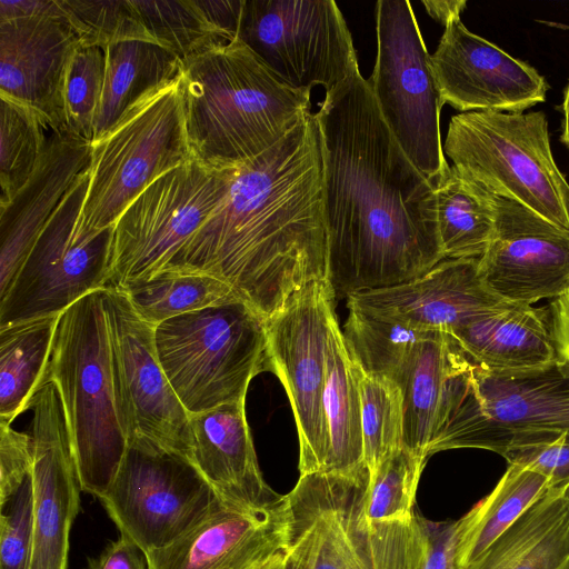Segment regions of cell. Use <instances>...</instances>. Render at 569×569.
I'll return each instance as SVG.
<instances>
[{
	"instance_id": "obj_1",
	"label": "cell",
	"mask_w": 569,
	"mask_h": 569,
	"mask_svg": "<svg viewBox=\"0 0 569 569\" xmlns=\"http://www.w3.org/2000/svg\"><path fill=\"white\" fill-rule=\"evenodd\" d=\"M316 117L336 296L399 284L442 261L435 189L392 136L360 70L326 93Z\"/></svg>"
},
{
	"instance_id": "obj_2",
	"label": "cell",
	"mask_w": 569,
	"mask_h": 569,
	"mask_svg": "<svg viewBox=\"0 0 569 569\" xmlns=\"http://www.w3.org/2000/svg\"><path fill=\"white\" fill-rule=\"evenodd\" d=\"M164 269L220 280L264 320L308 283L328 278L316 113H305L274 146L232 168L220 203Z\"/></svg>"
},
{
	"instance_id": "obj_3",
	"label": "cell",
	"mask_w": 569,
	"mask_h": 569,
	"mask_svg": "<svg viewBox=\"0 0 569 569\" xmlns=\"http://www.w3.org/2000/svg\"><path fill=\"white\" fill-rule=\"evenodd\" d=\"M180 63L190 151L210 169L261 154L310 111V91L282 82L238 37Z\"/></svg>"
},
{
	"instance_id": "obj_4",
	"label": "cell",
	"mask_w": 569,
	"mask_h": 569,
	"mask_svg": "<svg viewBox=\"0 0 569 569\" xmlns=\"http://www.w3.org/2000/svg\"><path fill=\"white\" fill-rule=\"evenodd\" d=\"M104 289L60 313L43 380L59 389L81 490L100 499L112 483L129 435L113 372Z\"/></svg>"
},
{
	"instance_id": "obj_5",
	"label": "cell",
	"mask_w": 569,
	"mask_h": 569,
	"mask_svg": "<svg viewBox=\"0 0 569 569\" xmlns=\"http://www.w3.org/2000/svg\"><path fill=\"white\" fill-rule=\"evenodd\" d=\"M569 437V362L496 372L472 362L457 378L428 457L475 448L507 450Z\"/></svg>"
},
{
	"instance_id": "obj_6",
	"label": "cell",
	"mask_w": 569,
	"mask_h": 569,
	"mask_svg": "<svg viewBox=\"0 0 569 569\" xmlns=\"http://www.w3.org/2000/svg\"><path fill=\"white\" fill-rule=\"evenodd\" d=\"M443 152L488 193L569 230V183L556 164L542 111L458 113L449 122Z\"/></svg>"
},
{
	"instance_id": "obj_7",
	"label": "cell",
	"mask_w": 569,
	"mask_h": 569,
	"mask_svg": "<svg viewBox=\"0 0 569 569\" xmlns=\"http://www.w3.org/2000/svg\"><path fill=\"white\" fill-rule=\"evenodd\" d=\"M191 159L179 72L140 97L91 143L89 186L74 237L113 227L151 182Z\"/></svg>"
},
{
	"instance_id": "obj_8",
	"label": "cell",
	"mask_w": 569,
	"mask_h": 569,
	"mask_svg": "<svg viewBox=\"0 0 569 569\" xmlns=\"http://www.w3.org/2000/svg\"><path fill=\"white\" fill-rule=\"evenodd\" d=\"M159 362L189 415L246 399L269 370L266 320L242 301L212 306L154 327Z\"/></svg>"
},
{
	"instance_id": "obj_9",
	"label": "cell",
	"mask_w": 569,
	"mask_h": 569,
	"mask_svg": "<svg viewBox=\"0 0 569 569\" xmlns=\"http://www.w3.org/2000/svg\"><path fill=\"white\" fill-rule=\"evenodd\" d=\"M376 31L368 82L392 136L435 189L450 170L440 132L443 102L411 3L378 1Z\"/></svg>"
},
{
	"instance_id": "obj_10",
	"label": "cell",
	"mask_w": 569,
	"mask_h": 569,
	"mask_svg": "<svg viewBox=\"0 0 569 569\" xmlns=\"http://www.w3.org/2000/svg\"><path fill=\"white\" fill-rule=\"evenodd\" d=\"M121 535L143 552L162 549L227 505L196 465L134 435L117 475L99 499Z\"/></svg>"
},
{
	"instance_id": "obj_11",
	"label": "cell",
	"mask_w": 569,
	"mask_h": 569,
	"mask_svg": "<svg viewBox=\"0 0 569 569\" xmlns=\"http://www.w3.org/2000/svg\"><path fill=\"white\" fill-rule=\"evenodd\" d=\"M231 172L191 159L141 191L113 224L108 288L163 270L220 203Z\"/></svg>"
},
{
	"instance_id": "obj_12",
	"label": "cell",
	"mask_w": 569,
	"mask_h": 569,
	"mask_svg": "<svg viewBox=\"0 0 569 569\" xmlns=\"http://www.w3.org/2000/svg\"><path fill=\"white\" fill-rule=\"evenodd\" d=\"M89 168L64 196L0 297V328L60 315L90 292L108 288L113 227L74 238Z\"/></svg>"
},
{
	"instance_id": "obj_13",
	"label": "cell",
	"mask_w": 569,
	"mask_h": 569,
	"mask_svg": "<svg viewBox=\"0 0 569 569\" xmlns=\"http://www.w3.org/2000/svg\"><path fill=\"white\" fill-rule=\"evenodd\" d=\"M238 38L286 84L326 93L359 70L345 18L332 0H244Z\"/></svg>"
},
{
	"instance_id": "obj_14",
	"label": "cell",
	"mask_w": 569,
	"mask_h": 569,
	"mask_svg": "<svg viewBox=\"0 0 569 569\" xmlns=\"http://www.w3.org/2000/svg\"><path fill=\"white\" fill-rule=\"evenodd\" d=\"M335 289L316 280L266 320L269 371L283 385L299 439L300 476L325 472L329 438L322 396L333 323Z\"/></svg>"
},
{
	"instance_id": "obj_15",
	"label": "cell",
	"mask_w": 569,
	"mask_h": 569,
	"mask_svg": "<svg viewBox=\"0 0 569 569\" xmlns=\"http://www.w3.org/2000/svg\"><path fill=\"white\" fill-rule=\"evenodd\" d=\"M103 300L113 372L129 438L147 437L191 460L189 413L159 362L154 327L134 312L120 291L104 289Z\"/></svg>"
},
{
	"instance_id": "obj_16",
	"label": "cell",
	"mask_w": 569,
	"mask_h": 569,
	"mask_svg": "<svg viewBox=\"0 0 569 569\" xmlns=\"http://www.w3.org/2000/svg\"><path fill=\"white\" fill-rule=\"evenodd\" d=\"M495 227L479 257V276L500 299L530 305L569 290V230L492 196Z\"/></svg>"
},
{
	"instance_id": "obj_17",
	"label": "cell",
	"mask_w": 569,
	"mask_h": 569,
	"mask_svg": "<svg viewBox=\"0 0 569 569\" xmlns=\"http://www.w3.org/2000/svg\"><path fill=\"white\" fill-rule=\"evenodd\" d=\"M34 519L30 569H67L69 535L80 510V482L64 406L46 379L33 393Z\"/></svg>"
},
{
	"instance_id": "obj_18",
	"label": "cell",
	"mask_w": 569,
	"mask_h": 569,
	"mask_svg": "<svg viewBox=\"0 0 569 569\" xmlns=\"http://www.w3.org/2000/svg\"><path fill=\"white\" fill-rule=\"evenodd\" d=\"M431 66L443 104L461 112H525L546 100L547 82L535 68L469 31L460 18L445 26Z\"/></svg>"
},
{
	"instance_id": "obj_19",
	"label": "cell",
	"mask_w": 569,
	"mask_h": 569,
	"mask_svg": "<svg viewBox=\"0 0 569 569\" xmlns=\"http://www.w3.org/2000/svg\"><path fill=\"white\" fill-rule=\"evenodd\" d=\"M478 262L479 258L443 259L409 281L350 295L348 308L415 329L449 333L511 303L486 288Z\"/></svg>"
},
{
	"instance_id": "obj_20",
	"label": "cell",
	"mask_w": 569,
	"mask_h": 569,
	"mask_svg": "<svg viewBox=\"0 0 569 569\" xmlns=\"http://www.w3.org/2000/svg\"><path fill=\"white\" fill-rule=\"evenodd\" d=\"M369 471L300 476L286 495L289 533L307 546L310 569H371L360 520Z\"/></svg>"
},
{
	"instance_id": "obj_21",
	"label": "cell",
	"mask_w": 569,
	"mask_h": 569,
	"mask_svg": "<svg viewBox=\"0 0 569 569\" xmlns=\"http://www.w3.org/2000/svg\"><path fill=\"white\" fill-rule=\"evenodd\" d=\"M79 46L66 16L0 21V94L38 111L50 130L68 128L66 78Z\"/></svg>"
},
{
	"instance_id": "obj_22",
	"label": "cell",
	"mask_w": 569,
	"mask_h": 569,
	"mask_svg": "<svg viewBox=\"0 0 569 569\" xmlns=\"http://www.w3.org/2000/svg\"><path fill=\"white\" fill-rule=\"evenodd\" d=\"M287 499L268 509L223 505L171 545L147 553L149 569H257L288 545Z\"/></svg>"
},
{
	"instance_id": "obj_23",
	"label": "cell",
	"mask_w": 569,
	"mask_h": 569,
	"mask_svg": "<svg viewBox=\"0 0 569 569\" xmlns=\"http://www.w3.org/2000/svg\"><path fill=\"white\" fill-rule=\"evenodd\" d=\"M90 162L91 141L69 128L50 130L33 174L8 204L0 207V297L7 292L47 222Z\"/></svg>"
},
{
	"instance_id": "obj_24",
	"label": "cell",
	"mask_w": 569,
	"mask_h": 569,
	"mask_svg": "<svg viewBox=\"0 0 569 569\" xmlns=\"http://www.w3.org/2000/svg\"><path fill=\"white\" fill-rule=\"evenodd\" d=\"M191 460L229 506L246 510L281 505L286 496L264 481L246 417V399L189 415Z\"/></svg>"
},
{
	"instance_id": "obj_25",
	"label": "cell",
	"mask_w": 569,
	"mask_h": 569,
	"mask_svg": "<svg viewBox=\"0 0 569 569\" xmlns=\"http://www.w3.org/2000/svg\"><path fill=\"white\" fill-rule=\"evenodd\" d=\"M549 316L543 308L510 303L467 321L449 335L482 369L527 371L557 360Z\"/></svg>"
},
{
	"instance_id": "obj_26",
	"label": "cell",
	"mask_w": 569,
	"mask_h": 569,
	"mask_svg": "<svg viewBox=\"0 0 569 569\" xmlns=\"http://www.w3.org/2000/svg\"><path fill=\"white\" fill-rule=\"evenodd\" d=\"M469 362L448 332L429 331L415 345L395 380L402 397L405 448L428 459L446 396Z\"/></svg>"
},
{
	"instance_id": "obj_27",
	"label": "cell",
	"mask_w": 569,
	"mask_h": 569,
	"mask_svg": "<svg viewBox=\"0 0 569 569\" xmlns=\"http://www.w3.org/2000/svg\"><path fill=\"white\" fill-rule=\"evenodd\" d=\"M468 569H569V485L549 489Z\"/></svg>"
},
{
	"instance_id": "obj_28",
	"label": "cell",
	"mask_w": 569,
	"mask_h": 569,
	"mask_svg": "<svg viewBox=\"0 0 569 569\" xmlns=\"http://www.w3.org/2000/svg\"><path fill=\"white\" fill-rule=\"evenodd\" d=\"M548 477L509 463L495 488L457 520L456 569H468L549 489Z\"/></svg>"
},
{
	"instance_id": "obj_29",
	"label": "cell",
	"mask_w": 569,
	"mask_h": 569,
	"mask_svg": "<svg viewBox=\"0 0 569 569\" xmlns=\"http://www.w3.org/2000/svg\"><path fill=\"white\" fill-rule=\"evenodd\" d=\"M322 403L329 438L325 472L351 475L366 469L357 367L338 320L331 330Z\"/></svg>"
},
{
	"instance_id": "obj_30",
	"label": "cell",
	"mask_w": 569,
	"mask_h": 569,
	"mask_svg": "<svg viewBox=\"0 0 569 569\" xmlns=\"http://www.w3.org/2000/svg\"><path fill=\"white\" fill-rule=\"evenodd\" d=\"M106 51L103 91L92 142L99 140L140 97L180 72V60L154 42L121 41L107 47Z\"/></svg>"
},
{
	"instance_id": "obj_31",
	"label": "cell",
	"mask_w": 569,
	"mask_h": 569,
	"mask_svg": "<svg viewBox=\"0 0 569 569\" xmlns=\"http://www.w3.org/2000/svg\"><path fill=\"white\" fill-rule=\"evenodd\" d=\"M60 315L0 328V423L28 410L42 383Z\"/></svg>"
},
{
	"instance_id": "obj_32",
	"label": "cell",
	"mask_w": 569,
	"mask_h": 569,
	"mask_svg": "<svg viewBox=\"0 0 569 569\" xmlns=\"http://www.w3.org/2000/svg\"><path fill=\"white\" fill-rule=\"evenodd\" d=\"M435 194L443 258L481 257L495 227L491 194L462 177L452 166L435 188Z\"/></svg>"
},
{
	"instance_id": "obj_33",
	"label": "cell",
	"mask_w": 569,
	"mask_h": 569,
	"mask_svg": "<svg viewBox=\"0 0 569 569\" xmlns=\"http://www.w3.org/2000/svg\"><path fill=\"white\" fill-rule=\"evenodd\" d=\"M117 290V289H116ZM134 312L152 327L212 306L241 301L220 280L204 273L164 269L118 289Z\"/></svg>"
},
{
	"instance_id": "obj_34",
	"label": "cell",
	"mask_w": 569,
	"mask_h": 569,
	"mask_svg": "<svg viewBox=\"0 0 569 569\" xmlns=\"http://www.w3.org/2000/svg\"><path fill=\"white\" fill-rule=\"evenodd\" d=\"M50 129L31 107L0 94V207L27 184L46 149Z\"/></svg>"
},
{
	"instance_id": "obj_35",
	"label": "cell",
	"mask_w": 569,
	"mask_h": 569,
	"mask_svg": "<svg viewBox=\"0 0 569 569\" xmlns=\"http://www.w3.org/2000/svg\"><path fill=\"white\" fill-rule=\"evenodd\" d=\"M428 332L357 309H349L342 329L352 361L363 372L393 382L415 345Z\"/></svg>"
},
{
	"instance_id": "obj_36",
	"label": "cell",
	"mask_w": 569,
	"mask_h": 569,
	"mask_svg": "<svg viewBox=\"0 0 569 569\" xmlns=\"http://www.w3.org/2000/svg\"><path fill=\"white\" fill-rule=\"evenodd\" d=\"M151 39L180 61L231 42L207 18L199 0H132Z\"/></svg>"
},
{
	"instance_id": "obj_37",
	"label": "cell",
	"mask_w": 569,
	"mask_h": 569,
	"mask_svg": "<svg viewBox=\"0 0 569 569\" xmlns=\"http://www.w3.org/2000/svg\"><path fill=\"white\" fill-rule=\"evenodd\" d=\"M356 367L361 401L363 459L371 479L380 463L403 447L402 397L392 380L368 375Z\"/></svg>"
},
{
	"instance_id": "obj_38",
	"label": "cell",
	"mask_w": 569,
	"mask_h": 569,
	"mask_svg": "<svg viewBox=\"0 0 569 569\" xmlns=\"http://www.w3.org/2000/svg\"><path fill=\"white\" fill-rule=\"evenodd\" d=\"M426 460L405 447L389 455L369 479L361 509L363 519L367 522L412 519Z\"/></svg>"
},
{
	"instance_id": "obj_39",
	"label": "cell",
	"mask_w": 569,
	"mask_h": 569,
	"mask_svg": "<svg viewBox=\"0 0 569 569\" xmlns=\"http://www.w3.org/2000/svg\"><path fill=\"white\" fill-rule=\"evenodd\" d=\"M59 2L81 46L107 48L129 40L154 42L147 32L132 0Z\"/></svg>"
},
{
	"instance_id": "obj_40",
	"label": "cell",
	"mask_w": 569,
	"mask_h": 569,
	"mask_svg": "<svg viewBox=\"0 0 569 569\" xmlns=\"http://www.w3.org/2000/svg\"><path fill=\"white\" fill-rule=\"evenodd\" d=\"M107 66L106 48L79 46L69 63L64 107L68 128L92 142Z\"/></svg>"
},
{
	"instance_id": "obj_41",
	"label": "cell",
	"mask_w": 569,
	"mask_h": 569,
	"mask_svg": "<svg viewBox=\"0 0 569 569\" xmlns=\"http://www.w3.org/2000/svg\"><path fill=\"white\" fill-rule=\"evenodd\" d=\"M0 509V569H30L34 519L32 473Z\"/></svg>"
},
{
	"instance_id": "obj_42",
	"label": "cell",
	"mask_w": 569,
	"mask_h": 569,
	"mask_svg": "<svg viewBox=\"0 0 569 569\" xmlns=\"http://www.w3.org/2000/svg\"><path fill=\"white\" fill-rule=\"evenodd\" d=\"M33 469L31 435L0 423V506L21 487Z\"/></svg>"
},
{
	"instance_id": "obj_43",
	"label": "cell",
	"mask_w": 569,
	"mask_h": 569,
	"mask_svg": "<svg viewBox=\"0 0 569 569\" xmlns=\"http://www.w3.org/2000/svg\"><path fill=\"white\" fill-rule=\"evenodd\" d=\"M502 457L513 465L536 470L550 480L552 487L569 485V437L507 450Z\"/></svg>"
},
{
	"instance_id": "obj_44",
	"label": "cell",
	"mask_w": 569,
	"mask_h": 569,
	"mask_svg": "<svg viewBox=\"0 0 569 569\" xmlns=\"http://www.w3.org/2000/svg\"><path fill=\"white\" fill-rule=\"evenodd\" d=\"M423 550L419 569H456L457 520L435 522L423 517Z\"/></svg>"
},
{
	"instance_id": "obj_45",
	"label": "cell",
	"mask_w": 569,
	"mask_h": 569,
	"mask_svg": "<svg viewBox=\"0 0 569 569\" xmlns=\"http://www.w3.org/2000/svg\"><path fill=\"white\" fill-rule=\"evenodd\" d=\"M87 569H149L143 550L129 537L110 542L97 557L89 559Z\"/></svg>"
},
{
	"instance_id": "obj_46",
	"label": "cell",
	"mask_w": 569,
	"mask_h": 569,
	"mask_svg": "<svg viewBox=\"0 0 569 569\" xmlns=\"http://www.w3.org/2000/svg\"><path fill=\"white\" fill-rule=\"evenodd\" d=\"M66 16L59 0H0V21L32 17Z\"/></svg>"
},
{
	"instance_id": "obj_47",
	"label": "cell",
	"mask_w": 569,
	"mask_h": 569,
	"mask_svg": "<svg viewBox=\"0 0 569 569\" xmlns=\"http://www.w3.org/2000/svg\"><path fill=\"white\" fill-rule=\"evenodd\" d=\"M550 328L557 359L569 362V290L551 302Z\"/></svg>"
},
{
	"instance_id": "obj_48",
	"label": "cell",
	"mask_w": 569,
	"mask_h": 569,
	"mask_svg": "<svg viewBox=\"0 0 569 569\" xmlns=\"http://www.w3.org/2000/svg\"><path fill=\"white\" fill-rule=\"evenodd\" d=\"M257 569H310L306 542L289 533L287 547L276 552Z\"/></svg>"
},
{
	"instance_id": "obj_49",
	"label": "cell",
	"mask_w": 569,
	"mask_h": 569,
	"mask_svg": "<svg viewBox=\"0 0 569 569\" xmlns=\"http://www.w3.org/2000/svg\"><path fill=\"white\" fill-rule=\"evenodd\" d=\"M427 12L437 21L446 26L460 18L467 2L465 0H431L422 1Z\"/></svg>"
},
{
	"instance_id": "obj_50",
	"label": "cell",
	"mask_w": 569,
	"mask_h": 569,
	"mask_svg": "<svg viewBox=\"0 0 569 569\" xmlns=\"http://www.w3.org/2000/svg\"><path fill=\"white\" fill-rule=\"evenodd\" d=\"M563 130L561 134V141L569 148V83L566 87L563 96Z\"/></svg>"
}]
</instances>
